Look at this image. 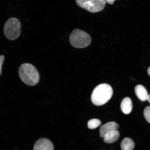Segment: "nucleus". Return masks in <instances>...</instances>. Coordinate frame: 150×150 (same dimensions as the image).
I'll list each match as a JSON object with an SVG mask.
<instances>
[{
  "label": "nucleus",
  "instance_id": "nucleus-2",
  "mask_svg": "<svg viewBox=\"0 0 150 150\" xmlns=\"http://www.w3.org/2000/svg\"><path fill=\"white\" fill-rule=\"evenodd\" d=\"M19 74L22 81L29 86L36 85L40 78L37 69L29 63H24L21 65Z\"/></svg>",
  "mask_w": 150,
  "mask_h": 150
},
{
  "label": "nucleus",
  "instance_id": "nucleus-10",
  "mask_svg": "<svg viewBox=\"0 0 150 150\" xmlns=\"http://www.w3.org/2000/svg\"><path fill=\"white\" fill-rule=\"evenodd\" d=\"M119 131L116 130L112 131L105 135L104 137V141L105 142L108 144H111L117 141L120 137Z\"/></svg>",
  "mask_w": 150,
  "mask_h": 150
},
{
  "label": "nucleus",
  "instance_id": "nucleus-9",
  "mask_svg": "<svg viewBox=\"0 0 150 150\" xmlns=\"http://www.w3.org/2000/svg\"><path fill=\"white\" fill-rule=\"evenodd\" d=\"M132 108V103L130 98L126 97L123 99L121 104V109L123 113L125 114L130 113Z\"/></svg>",
  "mask_w": 150,
  "mask_h": 150
},
{
  "label": "nucleus",
  "instance_id": "nucleus-14",
  "mask_svg": "<svg viewBox=\"0 0 150 150\" xmlns=\"http://www.w3.org/2000/svg\"><path fill=\"white\" fill-rule=\"evenodd\" d=\"M5 59L4 56L2 55L0 56V76L2 73V65Z\"/></svg>",
  "mask_w": 150,
  "mask_h": 150
},
{
  "label": "nucleus",
  "instance_id": "nucleus-1",
  "mask_svg": "<svg viewBox=\"0 0 150 150\" xmlns=\"http://www.w3.org/2000/svg\"><path fill=\"white\" fill-rule=\"evenodd\" d=\"M112 94L113 90L109 84L106 83L99 84L94 89L92 93V102L96 105H102L110 100Z\"/></svg>",
  "mask_w": 150,
  "mask_h": 150
},
{
  "label": "nucleus",
  "instance_id": "nucleus-5",
  "mask_svg": "<svg viewBox=\"0 0 150 150\" xmlns=\"http://www.w3.org/2000/svg\"><path fill=\"white\" fill-rule=\"evenodd\" d=\"M77 4L89 12L95 13L100 12L105 8V0H76Z\"/></svg>",
  "mask_w": 150,
  "mask_h": 150
},
{
  "label": "nucleus",
  "instance_id": "nucleus-8",
  "mask_svg": "<svg viewBox=\"0 0 150 150\" xmlns=\"http://www.w3.org/2000/svg\"><path fill=\"white\" fill-rule=\"evenodd\" d=\"M135 93L139 99L144 102L147 100L149 96L148 92L145 87L142 85H138L135 88Z\"/></svg>",
  "mask_w": 150,
  "mask_h": 150
},
{
  "label": "nucleus",
  "instance_id": "nucleus-17",
  "mask_svg": "<svg viewBox=\"0 0 150 150\" xmlns=\"http://www.w3.org/2000/svg\"><path fill=\"white\" fill-rule=\"evenodd\" d=\"M147 100L150 103V94L149 95Z\"/></svg>",
  "mask_w": 150,
  "mask_h": 150
},
{
  "label": "nucleus",
  "instance_id": "nucleus-13",
  "mask_svg": "<svg viewBox=\"0 0 150 150\" xmlns=\"http://www.w3.org/2000/svg\"><path fill=\"white\" fill-rule=\"evenodd\" d=\"M144 114L146 121L150 123V106L146 107L144 110Z\"/></svg>",
  "mask_w": 150,
  "mask_h": 150
},
{
  "label": "nucleus",
  "instance_id": "nucleus-16",
  "mask_svg": "<svg viewBox=\"0 0 150 150\" xmlns=\"http://www.w3.org/2000/svg\"><path fill=\"white\" fill-rule=\"evenodd\" d=\"M147 72L148 74H149V76H150V67H149V68L148 69Z\"/></svg>",
  "mask_w": 150,
  "mask_h": 150
},
{
  "label": "nucleus",
  "instance_id": "nucleus-11",
  "mask_svg": "<svg viewBox=\"0 0 150 150\" xmlns=\"http://www.w3.org/2000/svg\"><path fill=\"white\" fill-rule=\"evenodd\" d=\"M135 146L133 140L129 138H125L122 141L121 147L122 150H132Z\"/></svg>",
  "mask_w": 150,
  "mask_h": 150
},
{
  "label": "nucleus",
  "instance_id": "nucleus-6",
  "mask_svg": "<svg viewBox=\"0 0 150 150\" xmlns=\"http://www.w3.org/2000/svg\"><path fill=\"white\" fill-rule=\"evenodd\" d=\"M33 150H54V147L51 141L48 139L42 138L35 142Z\"/></svg>",
  "mask_w": 150,
  "mask_h": 150
},
{
  "label": "nucleus",
  "instance_id": "nucleus-15",
  "mask_svg": "<svg viewBox=\"0 0 150 150\" xmlns=\"http://www.w3.org/2000/svg\"><path fill=\"white\" fill-rule=\"evenodd\" d=\"M115 1V0H105V1L107 3L109 4H113L114 1Z\"/></svg>",
  "mask_w": 150,
  "mask_h": 150
},
{
  "label": "nucleus",
  "instance_id": "nucleus-12",
  "mask_svg": "<svg viewBox=\"0 0 150 150\" xmlns=\"http://www.w3.org/2000/svg\"><path fill=\"white\" fill-rule=\"evenodd\" d=\"M101 124V122L98 119H93L88 122V127L90 129H93L96 128Z\"/></svg>",
  "mask_w": 150,
  "mask_h": 150
},
{
  "label": "nucleus",
  "instance_id": "nucleus-4",
  "mask_svg": "<svg viewBox=\"0 0 150 150\" xmlns=\"http://www.w3.org/2000/svg\"><path fill=\"white\" fill-rule=\"evenodd\" d=\"M4 32L5 37L9 40L18 39L21 33V24L18 19L15 18L8 19L5 24Z\"/></svg>",
  "mask_w": 150,
  "mask_h": 150
},
{
  "label": "nucleus",
  "instance_id": "nucleus-3",
  "mask_svg": "<svg viewBox=\"0 0 150 150\" xmlns=\"http://www.w3.org/2000/svg\"><path fill=\"white\" fill-rule=\"evenodd\" d=\"M69 41L71 45L76 48H84L90 45L91 38L87 33L82 30L76 29L71 33Z\"/></svg>",
  "mask_w": 150,
  "mask_h": 150
},
{
  "label": "nucleus",
  "instance_id": "nucleus-7",
  "mask_svg": "<svg viewBox=\"0 0 150 150\" xmlns=\"http://www.w3.org/2000/svg\"><path fill=\"white\" fill-rule=\"evenodd\" d=\"M119 127V125L115 122H109L101 127L99 133L101 137L104 138L107 134L112 131L117 130Z\"/></svg>",
  "mask_w": 150,
  "mask_h": 150
}]
</instances>
